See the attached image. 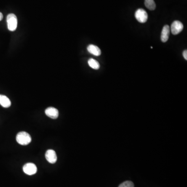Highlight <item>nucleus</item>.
I'll return each instance as SVG.
<instances>
[{
	"instance_id": "nucleus-1",
	"label": "nucleus",
	"mask_w": 187,
	"mask_h": 187,
	"mask_svg": "<svg viewBox=\"0 0 187 187\" xmlns=\"http://www.w3.org/2000/svg\"><path fill=\"white\" fill-rule=\"evenodd\" d=\"M17 142L21 145L26 146L30 143L31 137L28 133L21 132L17 134L16 136Z\"/></svg>"
},
{
	"instance_id": "nucleus-2",
	"label": "nucleus",
	"mask_w": 187,
	"mask_h": 187,
	"mask_svg": "<svg viewBox=\"0 0 187 187\" xmlns=\"http://www.w3.org/2000/svg\"><path fill=\"white\" fill-rule=\"evenodd\" d=\"M7 24L9 30L11 31L16 30L17 27V18L16 16L14 14H8L7 16Z\"/></svg>"
},
{
	"instance_id": "nucleus-3",
	"label": "nucleus",
	"mask_w": 187,
	"mask_h": 187,
	"mask_svg": "<svg viewBox=\"0 0 187 187\" xmlns=\"http://www.w3.org/2000/svg\"><path fill=\"white\" fill-rule=\"evenodd\" d=\"M135 16L137 21L140 23H146L148 18V15L147 12L142 8H139L136 11Z\"/></svg>"
},
{
	"instance_id": "nucleus-4",
	"label": "nucleus",
	"mask_w": 187,
	"mask_h": 187,
	"mask_svg": "<svg viewBox=\"0 0 187 187\" xmlns=\"http://www.w3.org/2000/svg\"><path fill=\"white\" fill-rule=\"evenodd\" d=\"M184 29V25L182 23L178 20L174 21L171 25V32L174 35L179 34Z\"/></svg>"
},
{
	"instance_id": "nucleus-5",
	"label": "nucleus",
	"mask_w": 187,
	"mask_h": 187,
	"mask_svg": "<svg viewBox=\"0 0 187 187\" xmlns=\"http://www.w3.org/2000/svg\"><path fill=\"white\" fill-rule=\"evenodd\" d=\"M24 173L28 175H33L37 173V167L36 165L32 163H27L23 167Z\"/></svg>"
},
{
	"instance_id": "nucleus-6",
	"label": "nucleus",
	"mask_w": 187,
	"mask_h": 187,
	"mask_svg": "<svg viewBox=\"0 0 187 187\" xmlns=\"http://www.w3.org/2000/svg\"><path fill=\"white\" fill-rule=\"evenodd\" d=\"M45 158L49 163L54 164L56 162L57 160L56 153L54 150L52 149L48 150L45 153Z\"/></svg>"
},
{
	"instance_id": "nucleus-7",
	"label": "nucleus",
	"mask_w": 187,
	"mask_h": 187,
	"mask_svg": "<svg viewBox=\"0 0 187 187\" xmlns=\"http://www.w3.org/2000/svg\"><path fill=\"white\" fill-rule=\"evenodd\" d=\"M45 114L49 118H52L53 119H56L58 118L59 115L58 110L53 107H49L45 110Z\"/></svg>"
},
{
	"instance_id": "nucleus-8",
	"label": "nucleus",
	"mask_w": 187,
	"mask_h": 187,
	"mask_svg": "<svg viewBox=\"0 0 187 187\" xmlns=\"http://www.w3.org/2000/svg\"><path fill=\"white\" fill-rule=\"evenodd\" d=\"M169 33H170V28L169 26L165 25L164 26L162 31L161 36L162 42L164 43L167 41L169 39Z\"/></svg>"
},
{
	"instance_id": "nucleus-9",
	"label": "nucleus",
	"mask_w": 187,
	"mask_h": 187,
	"mask_svg": "<svg viewBox=\"0 0 187 187\" xmlns=\"http://www.w3.org/2000/svg\"><path fill=\"white\" fill-rule=\"evenodd\" d=\"M87 50L89 53L92 54L93 55H95L96 56H98L101 55V50L96 45L90 44L87 47Z\"/></svg>"
},
{
	"instance_id": "nucleus-10",
	"label": "nucleus",
	"mask_w": 187,
	"mask_h": 187,
	"mask_svg": "<svg viewBox=\"0 0 187 187\" xmlns=\"http://www.w3.org/2000/svg\"><path fill=\"white\" fill-rule=\"evenodd\" d=\"M0 105L4 108H8L11 106V102L6 96L0 95Z\"/></svg>"
},
{
	"instance_id": "nucleus-11",
	"label": "nucleus",
	"mask_w": 187,
	"mask_h": 187,
	"mask_svg": "<svg viewBox=\"0 0 187 187\" xmlns=\"http://www.w3.org/2000/svg\"><path fill=\"white\" fill-rule=\"evenodd\" d=\"M89 66L94 69L98 70L100 68V65L98 62L94 59L90 58L88 61Z\"/></svg>"
},
{
	"instance_id": "nucleus-12",
	"label": "nucleus",
	"mask_w": 187,
	"mask_h": 187,
	"mask_svg": "<svg viewBox=\"0 0 187 187\" xmlns=\"http://www.w3.org/2000/svg\"><path fill=\"white\" fill-rule=\"evenodd\" d=\"M145 5L151 11H153L156 8V4L154 0H145Z\"/></svg>"
},
{
	"instance_id": "nucleus-13",
	"label": "nucleus",
	"mask_w": 187,
	"mask_h": 187,
	"mask_svg": "<svg viewBox=\"0 0 187 187\" xmlns=\"http://www.w3.org/2000/svg\"><path fill=\"white\" fill-rule=\"evenodd\" d=\"M119 187H134V183L131 181H126L120 184Z\"/></svg>"
},
{
	"instance_id": "nucleus-14",
	"label": "nucleus",
	"mask_w": 187,
	"mask_h": 187,
	"mask_svg": "<svg viewBox=\"0 0 187 187\" xmlns=\"http://www.w3.org/2000/svg\"><path fill=\"white\" fill-rule=\"evenodd\" d=\"M182 55H183V56H184V58L186 60H187V50H184V52H183V53H182Z\"/></svg>"
},
{
	"instance_id": "nucleus-15",
	"label": "nucleus",
	"mask_w": 187,
	"mask_h": 187,
	"mask_svg": "<svg viewBox=\"0 0 187 187\" xmlns=\"http://www.w3.org/2000/svg\"><path fill=\"white\" fill-rule=\"evenodd\" d=\"M3 18V14H2V13H1V12H0V21H1V20H2Z\"/></svg>"
}]
</instances>
